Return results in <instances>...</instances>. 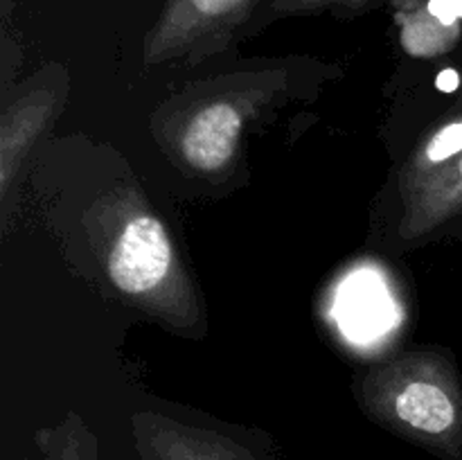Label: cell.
I'll return each instance as SVG.
<instances>
[{
	"label": "cell",
	"instance_id": "1",
	"mask_svg": "<svg viewBox=\"0 0 462 460\" xmlns=\"http://www.w3.org/2000/svg\"><path fill=\"white\" fill-rule=\"evenodd\" d=\"M93 253L113 291L174 332L206 329L203 296L170 228L134 180H120L86 210Z\"/></svg>",
	"mask_w": 462,
	"mask_h": 460
},
{
	"label": "cell",
	"instance_id": "2",
	"mask_svg": "<svg viewBox=\"0 0 462 460\" xmlns=\"http://www.w3.org/2000/svg\"><path fill=\"white\" fill-rule=\"evenodd\" d=\"M289 88L282 68L228 72L194 81L158 104L149 131L180 171L224 180L235 171L242 140L253 120Z\"/></svg>",
	"mask_w": 462,
	"mask_h": 460
},
{
	"label": "cell",
	"instance_id": "3",
	"mask_svg": "<svg viewBox=\"0 0 462 460\" xmlns=\"http://www.w3.org/2000/svg\"><path fill=\"white\" fill-rule=\"evenodd\" d=\"M370 418L393 431L458 454L462 449V386L454 359L420 347L373 365L356 391Z\"/></svg>",
	"mask_w": 462,
	"mask_h": 460
},
{
	"label": "cell",
	"instance_id": "4",
	"mask_svg": "<svg viewBox=\"0 0 462 460\" xmlns=\"http://www.w3.org/2000/svg\"><path fill=\"white\" fill-rule=\"evenodd\" d=\"M260 0H167L143 48L144 66L201 61L233 39Z\"/></svg>",
	"mask_w": 462,
	"mask_h": 460
},
{
	"label": "cell",
	"instance_id": "5",
	"mask_svg": "<svg viewBox=\"0 0 462 460\" xmlns=\"http://www.w3.org/2000/svg\"><path fill=\"white\" fill-rule=\"evenodd\" d=\"M131 427L144 460H246V454L226 437L189 428L165 415L135 413Z\"/></svg>",
	"mask_w": 462,
	"mask_h": 460
},
{
	"label": "cell",
	"instance_id": "6",
	"mask_svg": "<svg viewBox=\"0 0 462 460\" xmlns=\"http://www.w3.org/2000/svg\"><path fill=\"white\" fill-rule=\"evenodd\" d=\"M59 108L52 88H32L14 99L0 117V198L7 201L32 144Z\"/></svg>",
	"mask_w": 462,
	"mask_h": 460
},
{
	"label": "cell",
	"instance_id": "7",
	"mask_svg": "<svg viewBox=\"0 0 462 460\" xmlns=\"http://www.w3.org/2000/svg\"><path fill=\"white\" fill-rule=\"evenodd\" d=\"M462 216V153L402 198L400 235L422 239Z\"/></svg>",
	"mask_w": 462,
	"mask_h": 460
},
{
	"label": "cell",
	"instance_id": "8",
	"mask_svg": "<svg viewBox=\"0 0 462 460\" xmlns=\"http://www.w3.org/2000/svg\"><path fill=\"white\" fill-rule=\"evenodd\" d=\"M462 153V111L454 113L440 124L433 126L411 152L406 162L400 170L397 179V192L400 198L409 197L413 189H418L433 171L445 167Z\"/></svg>",
	"mask_w": 462,
	"mask_h": 460
},
{
	"label": "cell",
	"instance_id": "9",
	"mask_svg": "<svg viewBox=\"0 0 462 460\" xmlns=\"http://www.w3.org/2000/svg\"><path fill=\"white\" fill-rule=\"evenodd\" d=\"M400 25V43L411 57L431 59L447 54L460 39V23L447 25L429 12L427 3L420 7L395 12Z\"/></svg>",
	"mask_w": 462,
	"mask_h": 460
},
{
	"label": "cell",
	"instance_id": "10",
	"mask_svg": "<svg viewBox=\"0 0 462 460\" xmlns=\"http://www.w3.org/2000/svg\"><path fill=\"white\" fill-rule=\"evenodd\" d=\"M373 0H273L271 14L273 16H302V14L337 12L356 14L365 9Z\"/></svg>",
	"mask_w": 462,
	"mask_h": 460
},
{
	"label": "cell",
	"instance_id": "11",
	"mask_svg": "<svg viewBox=\"0 0 462 460\" xmlns=\"http://www.w3.org/2000/svg\"><path fill=\"white\" fill-rule=\"evenodd\" d=\"M429 12L436 18H440L447 25H456L460 21L458 9H456V0H427Z\"/></svg>",
	"mask_w": 462,
	"mask_h": 460
},
{
	"label": "cell",
	"instance_id": "12",
	"mask_svg": "<svg viewBox=\"0 0 462 460\" xmlns=\"http://www.w3.org/2000/svg\"><path fill=\"white\" fill-rule=\"evenodd\" d=\"M393 7H395V12H406V9H413V7H420V5H424L427 0H391Z\"/></svg>",
	"mask_w": 462,
	"mask_h": 460
},
{
	"label": "cell",
	"instance_id": "13",
	"mask_svg": "<svg viewBox=\"0 0 462 460\" xmlns=\"http://www.w3.org/2000/svg\"><path fill=\"white\" fill-rule=\"evenodd\" d=\"M456 9H458V18H462V0H456Z\"/></svg>",
	"mask_w": 462,
	"mask_h": 460
}]
</instances>
